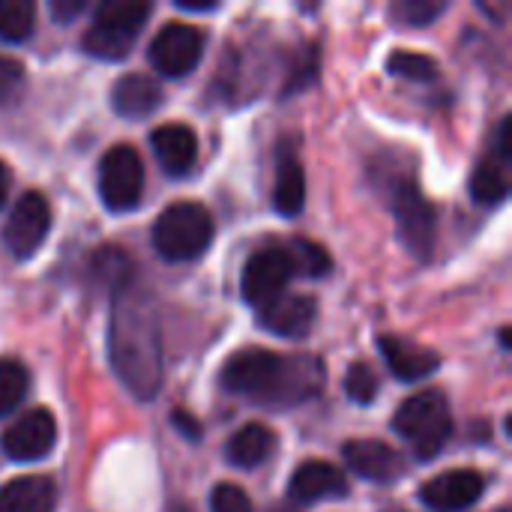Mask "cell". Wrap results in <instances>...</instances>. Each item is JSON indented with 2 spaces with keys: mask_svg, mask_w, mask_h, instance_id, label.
<instances>
[{
  "mask_svg": "<svg viewBox=\"0 0 512 512\" xmlns=\"http://www.w3.org/2000/svg\"><path fill=\"white\" fill-rule=\"evenodd\" d=\"M153 6L147 0H105L96 6L93 24L84 33V51L99 60H123L147 24Z\"/></svg>",
  "mask_w": 512,
  "mask_h": 512,
  "instance_id": "277c9868",
  "label": "cell"
},
{
  "mask_svg": "<svg viewBox=\"0 0 512 512\" xmlns=\"http://www.w3.org/2000/svg\"><path fill=\"white\" fill-rule=\"evenodd\" d=\"M84 12V0H51V15L60 21V24H69L75 15Z\"/></svg>",
  "mask_w": 512,
  "mask_h": 512,
  "instance_id": "d6a6232c",
  "label": "cell"
},
{
  "mask_svg": "<svg viewBox=\"0 0 512 512\" xmlns=\"http://www.w3.org/2000/svg\"><path fill=\"white\" fill-rule=\"evenodd\" d=\"M378 351L399 381H423L441 366V357L432 348L402 339V336H381Z\"/></svg>",
  "mask_w": 512,
  "mask_h": 512,
  "instance_id": "2e32d148",
  "label": "cell"
},
{
  "mask_svg": "<svg viewBox=\"0 0 512 512\" xmlns=\"http://www.w3.org/2000/svg\"><path fill=\"white\" fill-rule=\"evenodd\" d=\"M108 354L120 384L138 399H156L162 387V330L153 297L129 282L111 294Z\"/></svg>",
  "mask_w": 512,
  "mask_h": 512,
  "instance_id": "6da1fadb",
  "label": "cell"
},
{
  "mask_svg": "<svg viewBox=\"0 0 512 512\" xmlns=\"http://www.w3.org/2000/svg\"><path fill=\"white\" fill-rule=\"evenodd\" d=\"M111 102H114V111L126 120H141L147 114H153L159 105H162V87L150 78V75H141V72H132V75H123L114 90H111Z\"/></svg>",
  "mask_w": 512,
  "mask_h": 512,
  "instance_id": "ac0fdd59",
  "label": "cell"
},
{
  "mask_svg": "<svg viewBox=\"0 0 512 512\" xmlns=\"http://www.w3.org/2000/svg\"><path fill=\"white\" fill-rule=\"evenodd\" d=\"M30 387V375L18 360H0V417L12 414Z\"/></svg>",
  "mask_w": 512,
  "mask_h": 512,
  "instance_id": "484cf974",
  "label": "cell"
},
{
  "mask_svg": "<svg viewBox=\"0 0 512 512\" xmlns=\"http://www.w3.org/2000/svg\"><path fill=\"white\" fill-rule=\"evenodd\" d=\"M90 270H93V276L111 294L132 282V258L120 246H102V249H96L93 258H90Z\"/></svg>",
  "mask_w": 512,
  "mask_h": 512,
  "instance_id": "603a6c76",
  "label": "cell"
},
{
  "mask_svg": "<svg viewBox=\"0 0 512 512\" xmlns=\"http://www.w3.org/2000/svg\"><path fill=\"white\" fill-rule=\"evenodd\" d=\"M318 303L306 294H282L258 309V324L282 339H303L315 327Z\"/></svg>",
  "mask_w": 512,
  "mask_h": 512,
  "instance_id": "4fadbf2b",
  "label": "cell"
},
{
  "mask_svg": "<svg viewBox=\"0 0 512 512\" xmlns=\"http://www.w3.org/2000/svg\"><path fill=\"white\" fill-rule=\"evenodd\" d=\"M150 144H153V153H156L159 165L168 174H177V177L186 174L198 159V138L183 123H165V126L153 129Z\"/></svg>",
  "mask_w": 512,
  "mask_h": 512,
  "instance_id": "e0dca14e",
  "label": "cell"
},
{
  "mask_svg": "<svg viewBox=\"0 0 512 512\" xmlns=\"http://www.w3.org/2000/svg\"><path fill=\"white\" fill-rule=\"evenodd\" d=\"M36 27L33 0H0V39L24 42Z\"/></svg>",
  "mask_w": 512,
  "mask_h": 512,
  "instance_id": "cb8c5ba5",
  "label": "cell"
},
{
  "mask_svg": "<svg viewBox=\"0 0 512 512\" xmlns=\"http://www.w3.org/2000/svg\"><path fill=\"white\" fill-rule=\"evenodd\" d=\"M276 512H294V510H276Z\"/></svg>",
  "mask_w": 512,
  "mask_h": 512,
  "instance_id": "8d00e7d4",
  "label": "cell"
},
{
  "mask_svg": "<svg viewBox=\"0 0 512 512\" xmlns=\"http://www.w3.org/2000/svg\"><path fill=\"white\" fill-rule=\"evenodd\" d=\"M201 51H204L201 33L192 24L171 21L153 36L147 57L156 72H162L168 78H186L201 63Z\"/></svg>",
  "mask_w": 512,
  "mask_h": 512,
  "instance_id": "30bf717a",
  "label": "cell"
},
{
  "mask_svg": "<svg viewBox=\"0 0 512 512\" xmlns=\"http://www.w3.org/2000/svg\"><path fill=\"white\" fill-rule=\"evenodd\" d=\"M168 512H192V510H189V507H183V504H171Z\"/></svg>",
  "mask_w": 512,
  "mask_h": 512,
  "instance_id": "d590c367",
  "label": "cell"
},
{
  "mask_svg": "<svg viewBox=\"0 0 512 512\" xmlns=\"http://www.w3.org/2000/svg\"><path fill=\"white\" fill-rule=\"evenodd\" d=\"M486 492V480L477 471H444L420 489V501L432 512H465Z\"/></svg>",
  "mask_w": 512,
  "mask_h": 512,
  "instance_id": "7c38bea8",
  "label": "cell"
},
{
  "mask_svg": "<svg viewBox=\"0 0 512 512\" xmlns=\"http://www.w3.org/2000/svg\"><path fill=\"white\" fill-rule=\"evenodd\" d=\"M54 441H57L54 417L45 408H33L3 432L0 447L12 462H39L51 453Z\"/></svg>",
  "mask_w": 512,
  "mask_h": 512,
  "instance_id": "8fae6325",
  "label": "cell"
},
{
  "mask_svg": "<svg viewBox=\"0 0 512 512\" xmlns=\"http://www.w3.org/2000/svg\"><path fill=\"white\" fill-rule=\"evenodd\" d=\"M306 204V174L294 153H282L276 165V186H273V207L282 216H297Z\"/></svg>",
  "mask_w": 512,
  "mask_h": 512,
  "instance_id": "ffe728a7",
  "label": "cell"
},
{
  "mask_svg": "<svg viewBox=\"0 0 512 512\" xmlns=\"http://www.w3.org/2000/svg\"><path fill=\"white\" fill-rule=\"evenodd\" d=\"M177 6L183 12H213V9H219V3H186V0H177Z\"/></svg>",
  "mask_w": 512,
  "mask_h": 512,
  "instance_id": "836d02e7",
  "label": "cell"
},
{
  "mask_svg": "<svg viewBox=\"0 0 512 512\" xmlns=\"http://www.w3.org/2000/svg\"><path fill=\"white\" fill-rule=\"evenodd\" d=\"M9 168L0 162V210H3V204H6V195H9Z\"/></svg>",
  "mask_w": 512,
  "mask_h": 512,
  "instance_id": "e575fe53",
  "label": "cell"
},
{
  "mask_svg": "<svg viewBox=\"0 0 512 512\" xmlns=\"http://www.w3.org/2000/svg\"><path fill=\"white\" fill-rule=\"evenodd\" d=\"M447 9V3H438V0H399L390 6V15L408 27H426L432 24L441 12Z\"/></svg>",
  "mask_w": 512,
  "mask_h": 512,
  "instance_id": "83f0119b",
  "label": "cell"
},
{
  "mask_svg": "<svg viewBox=\"0 0 512 512\" xmlns=\"http://www.w3.org/2000/svg\"><path fill=\"white\" fill-rule=\"evenodd\" d=\"M171 423L177 426V432L183 435V438H189V441H201V423L192 417V414H186V411H174L171 414Z\"/></svg>",
  "mask_w": 512,
  "mask_h": 512,
  "instance_id": "1f68e13d",
  "label": "cell"
},
{
  "mask_svg": "<svg viewBox=\"0 0 512 512\" xmlns=\"http://www.w3.org/2000/svg\"><path fill=\"white\" fill-rule=\"evenodd\" d=\"M210 512H255L252 510V501L249 495L234 486V483H222L213 489L210 495Z\"/></svg>",
  "mask_w": 512,
  "mask_h": 512,
  "instance_id": "f546056e",
  "label": "cell"
},
{
  "mask_svg": "<svg viewBox=\"0 0 512 512\" xmlns=\"http://www.w3.org/2000/svg\"><path fill=\"white\" fill-rule=\"evenodd\" d=\"M144 192V165L135 147L117 144L99 162V198L111 213L138 207Z\"/></svg>",
  "mask_w": 512,
  "mask_h": 512,
  "instance_id": "52a82bcc",
  "label": "cell"
},
{
  "mask_svg": "<svg viewBox=\"0 0 512 512\" xmlns=\"http://www.w3.org/2000/svg\"><path fill=\"white\" fill-rule=\"evenodd\" d=\"M213 216L195 201H177L165 207L153 225V249L171 264L198 261L213 243Z\"/></svg>",
  "mask_w": 512,
  "mask_h": 512,
  "instance_id": "3957f363",
  "label": "cell"
},
{
  "mask_svg": "<svg viewBox=\"0 0 512 512\" xmlns=\"http://www.w3.org/2000/svg\"><path fill=\"white\" fill-rule=\"evenodd\" d=\"M324 363L312 354L285 357L267 348L237 351L222 369V387L264 408H297L324 390Z\"/></svg>",
  "mask_w": 512,
  "mask_h": 512,
  "instance_id": "7a4b0ae2",
  "label": "cell"
},
{
  "mask_svg": "<svg viewBox=\"0 0 512 512\" xmlns=\"http://www.w3.org/2000/svg\"><path fill=\"white\" fill-rule=\"evenodd\" d=\"M345 465L372 483H393L405 474V459L384 441H372V438H360V441H348L342 447Z\"/></svg>",
  "mask_w": 512,
  "mask_h": 512,
  "instance_id": "5bb4252c",
  "label": "cell"
},
{
  "mask_svg": "<svg viewBox=\"0 0 512 512\" xmlns=\"http://www.w3.org/2000/svg\"><path fill=\"white\" fill-rule=\"evenodd\" d=\"M393 429L411 444L417 459L423 462L435 459L453 435V417L447 399L438 390H423L405 399L393 417Z\"/></svg>",
  "mask_w": 512,
  "mask_h": 512,
  "instance_id": "5b68a950",
  "label": "cell"
},
{
  "mask_svg": "<svg viewBox=\"0 0 512 512\" xmlns=\"http://www.w3.org/2000/svg\"><path fill=\"white\" fill-rule=\"evenodd\" d=\"M294 279V264L291 255L282 246H264L255 255H249L243 273H240V291L243 300L255 309L267 306L270 300L285 294V285Z\"/></svg>",
  "mask_w": 512,
  "mask_h": 512,
  "instance_id": "ba28073f",
  "label": "cell"
},
{
  "mask_svg": "<svg viewBox=\"0 0 512 512\" xmlns=\"http://www.w3.org/2000/svg\"><path fill=\"white\" fill-rule=\"evenodd\" d=\"M48 228H51V207H48L45 195L24 192L15 201V207L3 225V246L12 252V258L27 261L42 249Z\"/></svg>",
  "mask_w": 512,
  "mask_h": 512,
  "instance_id": "9c48e42d",
  "label": "cell"
},
{
  "mask_svg": "<svg viewBox=\"0 0 512 512\" xmlns=\"http://www.w3.org/2000/svg\"><path fill=\"white\" fill-rule=\"evenodd\" d=\"M342 495H348V480L330 462H303L291 474V483H288V498L291 504H300V507H309L327 498H342Z\"/></svg>",
  "mask_w": 512,
  "mask_h": 512,
  "instance_id": "9a60e30c",
  "label": "cell"
},
{
  "mask_svg": "<svg viewBox=\"0 0 512 512\" xmlns=\"http://www.w3.org/2000/svg\"><path fill=\"white\" fill-rule=\"evenodd\" d=\"M57 489L48 477H15L0 489V512H54Z\"/></svg>",
  "mask_w": 512,
  "mask_h": 512,
  "instance_id": "d6986e66",
  "label": "cell"
},
{
  "mask_svg": "<svg viewBox=\"0 0 512 512\" xmlns=\"http://www.w3.org/2000/svg\"><path fill=\"white\" fill-rule=\"evenodd\" d=\"M24 84V69L18 60H9V57H0V105L12 102L18 96Z\"/></svg>",
  "mask_w": 512,
  "mask_h": 512,
  "instance_id": "4dcf8cb0",
  "label": "cell"
},
{
  "mask_svg": "<svg viewBox=\"0 0 512 512\" xmlns=\"http://www.w3.org/2000/svg\"><path fill=\"white\" fill-rule=\"evenodd\" d=\"M288 255H291V264H294V276H309V279H318V276H327L330 273V255L324 246L312 243V240H288L285 243Z\"/></svg>",
  "mask_w": 512,
  "mask_h": 512,
  "instance_id": "d4e9b609",
  "label": "cell"
},
{
  "mask_svg": "<svg viewBox=\"0 0 512 512\" xmlns=\"http://www.w3.org/2000/svg\"><path fill=\"white\" fill-rule=\"evenodd\" d=\"M387 69L390 75L408 78V81H435L438 75V63L426 54H414V51H393L387 57Z\"/></svg>",
  "mask_w": 512,
  "mask_h": 512,
  "instance_id": "4316f807",
  "label": "cell"
},
{
  "mask_svg": "<svg viewBox=\"0 0 512 512\" xmlns=\"http://www.w3.org/2000/svg\"><path fill=\"white\" fill-rule=\"evenodd\" d=\"M390 210L396 216V228L402 243L414 258H429L435 246V228L438 216L432 201L420 192V186L411 177H396L390 186Z\"/></svg>",
  "mask_w": 512,
  "mask_h": 512,
  "instance_id": "8992f818",
  "label": "cell"
},
{
  "mask_svg": "<svg viewBox=\"0 0 512 512\" xmlns=\"http://www.w3.org/2000/svg\"><path fill=\"white\" fill-rule=\"evenodd\" d=\"M345 393L357 405H369L378 396V375L369 363H354L345 375Z\"/></svg>",
  "mask_w": 512,
  "mask_h": 512,
  "instance_id": "f1b7e54d",
  "label": "cell"
},
{
  "mask_svg": "<svg viewBox=\"0 0 512 512\" xmlns=\"http://www.w3.org/2000/svg\"><path fill=\"white\" fill-rule=\"evenodd\" d=\"M507 165H510V162H504L498 153H495L492 159H483V162L477 165V171H474V177H471V195H474L477 204L495 207V204H501V201L507 198V192H510Z\"/></svg>",
  "mask_w": 512,
  "mask_h": 512,
  "instance_id": "7402d4cb",
  "label": "cell"
},
{
  "mask_svg": "<svg viewBox=\"0 0 512 512\" xmlns=\"http://www.w3.org/2000/svg\"><path fill=\"white\" fill-rule=\"evenodd\" d=\"M270 450H273V432L261 423H249L231 435L225 456L234 468L249 471V468H258L270 456Z\"/></svg>",
  "mask_w": 512,
  "mask_h": 512,
  "instance_id": "44dd1931",
  "label": "cell"
}]
</instances>
